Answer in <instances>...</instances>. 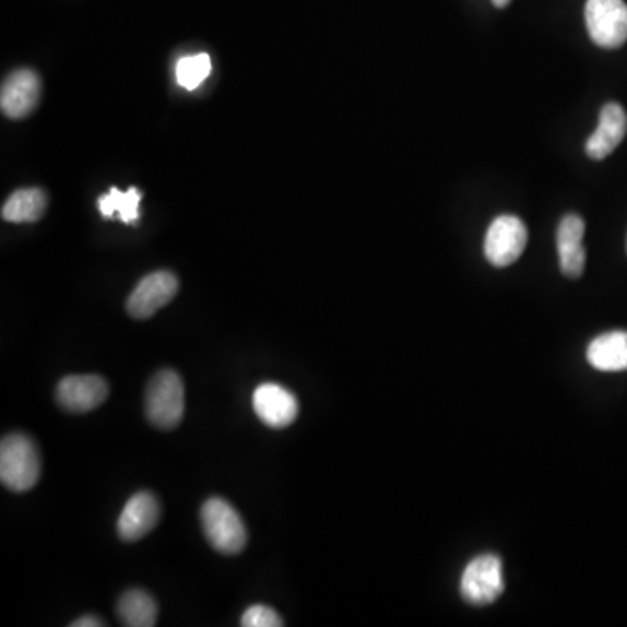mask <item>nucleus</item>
<instances>
[{"mask_svg":"<svg viewBox=\"0 0 627 627\" xmlns=\"http://www.w3.org/2000/svg\"><path fill=\"white\" fill-rule=\"evenodd\" d=\"M177 275L168 271L154 272L138 283L137 288L129 295L126 309L131 318L149 319L157 310L168 306L169 301L177 297Z\"/></svg>","mask_w":627,"mask_h":627,"instance_id":"obj_7","label":"nucleus"},{"mask_svg":"<svg viewBox=\"0 0 627 627\" xmlns=\"http://www.w3.org/2000/svg\"><path fill=\"white\" fill-rule=\"evenodd\" d=\"M584 220L577 215L565 216L558 225L556 246H558L559 267L567 277H580L585 269Z\"/></svg>","mask_w":627,"mask_h":627,"instance_id":"obj_13","label":"nucleus"},{"mask_svg":"<svg viewBox=\"0 0 627 627\" xmlns=\"http://www.w3.org/2000/svg\"><path fill=\"white\" fill-rule=\"evenodd\" d=\"M39 98V75L32 70H16L2 84L0 107L9 119H23L34 113Z\"/></svg>","mask_w":627,"mask_h":627,"instance_id":"obj_10","label":"nucleus"},{"mask_svg":"<svg viewBox=\"0 0 627 627\" xmlns=\"http://www.w3.org/2000/svg\"><path fill=\"white\" fill-rule=\"evenodd\" d=\"M504 573L499 556L482 555L465 567L460 580V594L471 605H492L502 596Z\"/></svg>","mask_w":627,"mask_h":627,"instance_id":"obj_4","label":"nucleus"},{"mask_svg":"<svg viewBox=\"0 0 627 627\" xmlns=\"http://www.w3.org/2000/svg\"><path fill=\"white\" fill-rule=\"evenodd\" d=\"M253 409L257 417L265 426L283 429L297 421L298 401L288 389L277 383H262L253 394Z\"/></svg>","mask_w":627,"mask_h":627,"instance_id":"obj_9","label":"nucleus"},{"mask_svg":"<svg viewBox=\"0 0 627 627\" xmlns=\"http://www.w3.org/2000/svg\"><path fill=\"white\" fill-rule=\"evenodd\" d=\"M140 201H142V192L137 187H131L128 192H121V190L113 187L107 196H102L98 199V208L105 218L117 216L125 224H133L140 216L138 213Z\"/></svg>","mask_w":627,"mask_h":627,"instance_id":"obj_17","label":"nucleus"},{"mask_svg":"<svg viewBox=\"0 0 627 627\" xmlns=\"http://www.w3.org/2000/svg\"><path fill=\"white\" fill-rule=\"evenodd\" d=\"M117 615L125 626L152 627L157 623V603L142 589H131L117 603Z\"/></svg>","mask_w":627,"mask_h":627,"instance_id":"obj_16","label":"nucleus"},{"mask_svg":"<svg viewBox=\"0 0 627 627\" xmlns=\"http://www.w3.org/2000/svg\"><path fill=\"white\" fill-rule=\"evenodd\" d=\"M585 25L600 48L617 49L627 40V4L624 0H588Z\"/></svg>","mask_w":627,"mask_h":627,"instance_id":"obj_5","label":"nucleus"},{"mask_svg":"<svg viewBox=\"0 0 627 627\" xmlns=\"http://www.w3.org/2000/svg\"><path fill=\"white\" fill-rule=\"evenodd\" d=\"M588 362L594 370H627V331H611L589 344Z\"/></svg>","mask_w":627,"mask_h":627,"instance_id":"obj_14","label":"nucleus"},{"mask_svg":"<svg viewBox=\"0 0 627 627\" xmlns=\"http://www.w3.org/2000/svg\"><path fill=\"white\" fill-rule=\"evenodd\" d=\"M177 82L184 90H198L202 82L210 78L211 73V58L206 52L201 55H193V57H186L178 60Z\"/></svg>","mask_w":627,"mask_h":627,"instance_id":"obj_18","label":"nucleus"},{"mask_svg":"<svg viewBox=\"0 0 627 627\" xmlns=\"http://www.w3.org/2000/svg\"><path fill=\"white\" fill-rule=\"evenodd\" d=\"M40 476V456L28 436L9 435L0 442V482L14 494L32 490Z\"/></svg>","mask_w":627,"mask_h":627,"instance_id":"obj_1","label":"nucleus"},{"mask_svg":"<svg viewBox=\"0 0 627 627\" xmlns=\"http://www.w3.org/2000/svg\"><path fill=\"white\" fill-rule=\"evenodd\" d=\"M145 410L149 421L159 429L180 426L186 413V389L177 371L161 370L154 375L146 389Z\"/></svg>","mask_w":627,"mask_h":627,"instance_id":"obj_2","label":"nucleus"},{"mask_svg":"<svg viewBox=\"0 0 627 627\" xmlns=\"http://www.w3.org/2000/svg\"><path fill=\"white\" fill-rule=\"evenodd\" d=\"M529 241L527 225L518 216L495 218L485 237V257L492 265L507 267L523 253Z\"/></svg>","mask_w":627,"mask_h":627,"instance_id":"obj_6","label":"nucleus"},{"mask_svg":"<svg viewBox=\"0 0 627 627\" xmlns=\"http://www.w3.org/2000/svg\"><path fill=\"white\" fill-rule=\"evenodd\" d=\"M161 507L154 495L149 492H140L133 495L122 509L119 521H117V532L122 541L133 542L145 537L152 532L157 521H159Z\"/></svg>","mask_w":627,"mask_h":627,"instance_id":"obj_11","label":"nucleus"},{"mask_svg":"<svg viewBox=\"0 0 627 627\" xmlns=\"http://www.w3.org/2000/svg\"><path fill=\"white\" fill-rule=\"evenodd\" d=\"M72 627H102L105 626L104 620L99 619V617H95V615H86V617H81V619L73 620L70 624Z\"/></svg>","mask_w":627,"mask_h":627,"instance_id":"obj_20","label":"nucleus"},{"mask_svg":"<svg viewBox=\"0 0 627 627\" xmlns=\"http://www.w3.org/2000/svg\"><path fill=\"white\" fill-rule=\"evenodd\" d=\"M241 624L245 627H280L284 623L271 606L253 605L242 615Z\"/></svg>","mask_w":627,"mask_h":627,"instance_id":"obj_19","label":"nucleus"},{"mask_svg":"<svg viewBox=\"0 0 627 627\" xmlns=\"http://www.w3.org/2000/svg\"><path fill=\"white\" fill-rule=\"evenodd\" d=\"M202 529L211 546L224 555H237L248 542L245 521L224 499L208 500L201 511Z\"/></svg>","mask_w":627,"mask_h":627,"instance_id":"obj_3","label":"nucleus"},{"mask_svg":"<svg viewBox=\"0 0 627 627\" xmlns=\"http://www.w3.org/2000/svg\"><path fill=\"white\" fill-rule=\"evenodd\" d=\"M626 134V110L617 104L605 105L600 114L596 131L585 142V152L591 159H605L623 143Z\"/></svg>","mask_w":627,"mask_h":627,"instance_id":"obj_12","label":"nucleus"},{"mask_svg":"<svg viewBox=\"0 0 627 627\" xmlns=\"http://www.w3.org/2000/svg\"><path fill=\"white\" fill-rule=\"evenodd\" d=\"M48 208V198L40 189H22L4 202L2 218L11 224L37 222Z\"/></svg>","mask_w":627,"mask_h":627,"instance_id":"obj_15","label":"nucleus"},{"mask_svg":"<svg viewBox=\"0 0 627 627\" xmlns=\"http://www.w3.org/2000/svg\"><path fill=\"white\" fill-rule=\"evenodd\" d=\"M57 398L69 412H91L107 401L108 383L98 375H70L58 383Z\"/></svg>","mask_w":627,"mask_h":627,"instance_id":"obj_8","label":"nucleus"},{"mask_svg":"<svg viewBox=\"0 0 627 627\" xmlns=\"http://www.w3.org/2000/svg\"><path fill=\"white\" fill-rule=\"evenodd\" d=\"M492 2H494L495 8H506L511 0H492Z\"/></svg>","mask_w":627,"mask_h":627,"instance_id":"obj_21","label":"nucleus"}]
</instances>
